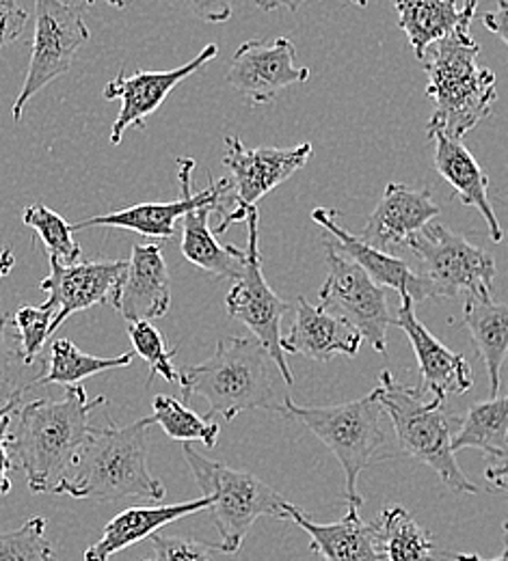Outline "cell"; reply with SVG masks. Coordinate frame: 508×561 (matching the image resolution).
Returning a JSON list of instances; mask_svg holds the SVG:
<instances>
[{
	"label": "cell",
	"mask_w": 508,
	"mask_h": 561,
	"mask_svg": "<svg viewBox=\"0 0 508 561\" xmlns=\"http://www.w3.org/2000/svg\"><path fill=\"white\" fill-rule=\"evenodd\" d=\"M106 404L104 396L89 398L82 385H72L57 402L35 400L20 409L18 427L9 432V451L31 492H55L70 476L91 432V413Z\"/></svg>",
	"instance_id": "obj_1"
},
{
	"label": "cell",
	"mask_w": 508,
	"mask_h": 561,
	"mask_svg": "<svg viewBox=\"0 0 508 561\" xmlns=\"http://www.w3.org/2000/svg\"><path fill=\"white\" fill-rule=\"evenodd\" d=\"M481 46L472 37V20L461 22L448 37L431 44L420 59L427 71V93L433 115L427 135L441 133L461 140L485 122L498 100L496 73L478 64Z\"/></svg>",
	"instance_id": "obj_2"
},
{
	"label": "cell",
	"mask_w": 508,
	"mask_h": 561,
	"mask_svg": "<svg viewBox=\"0 0 508 561\" xmlns=\"http://www.w3.org/2000/svg\"><path fill=\"white\" fill-rule=\"evenodd\" d=\"M151 415L131 425L91 427L70 476L55 489L80 501L117 503L124 499L162 501L165 486L147 467Z\"/></svg>",
	"instance_id": "obj_3"
},
{
	"label": "cell",
	"mask_w": 508,
	"mask_h": 561,
	"mask_svg": "<svg viewBox=\"0 0 508 561\" xmlns=\"http://www.w3.org/2000/svg\"><path fill=\"white\" fill-rule=\"evenodd\" d=\"M271 354L256 337H225L215 354L180 374L184 400H206L211 415L236 420L245 411L282 413L271 374Z\"/></svg>",
	"instance_id": "obj_4"
},
{
	"label": "cell",
	"mask_w": 508,
	"mask_h": 561,
	"mask_svg": "<svg viewBox=\"0 0 508 561\" xmlns=\"http://www.w3.org/2000/svg\"><path fill=\"white\" fill-rule=\"evenodd\" d=\"M379 402L383 413L390 417L400 449L431 467L439 480L454 492L476 494L478 486L467 480V476L456 465L452 449L454 427L459 421L443 411L437 400H427L422 389L400 385L392 371L383 369L376 385Z\"/></svg>",
	"instance_id": "obj_5"
},
{
	"label": "cell",
	"mask_w": 508,
	"mask_h": 561,
	"mask_svg": "<svg viewBox=\"0 0 508 561\" xmlns=\"http://www.w3.org/2000/svg\"><path fill=\"white\" fill-rule=\"evenodd\" d=\"M182 454L197 486L204 496L211 499V516L217 527L221 542L218 553L234 556L242 547L249 529L262 516L275 520H291L286 505L289 501L260 478L236 471L217 460H208L200 451L191 447V443L182 445Z\"/></svg>",
	"instance_id": "obj_6"
},
{
	"label": "cell",
	"mask_w": 508,
	"mask_h": 561,
	"mask_svg": "<svg viewBox=\"0 0 508 561\" xmlns=\"http://www.w3.org/2000/svg\"><path fill=\"white\" fill-rule=\"evenodd\" d=\"M381 413L376 389L360 400L334 407H298L289 396L282 400V415L301 421L338 458L347 480V501L358 507L362 505L360 476L385 443Z\"/></svg>",
	"instance_id": "obj_7"
},
{
	"label": "cell",
	"mask_w": 508,
	"mask_h": 561,
	"mask_svg": "<svg viewBox=\"0 0 508 561\" xmlns=\"http://www.w3.org/2000/svg\"><path fill=\"white\" fill-rule=\"evenodd\" d=\"M314 151L312 142L294 147L249 149L238 137L225 139L223 167L229 171V202L215 233H225L232 225L245 222L256 204L301 171Z\"/></svg>",
	"instance_id": "obj_8"
},
{
	"label": "cell",
	"mask_w": 508,
	"mask_h": 561,
	"mask_svg": "<svg viewBox=\"0 0 508 561\" xmlns=\"http://www.w3.org/2000/svg\"><path fill=\"white\" fill-rule=\"evenodd\" d=\"M407 249L422 264V277L431 283L436 298L492 296L496 279V260L463 236L439 222H429L409 242Z\"/></svg>",
	"instance_id": "obj_9"
},
{
	"label": "cell",
	"mask_w": 508,
	"mask_h": 561,
	"mask_svg": "<svg viewBox=\"0 0 508 561\" xmlns=\"http://www.w3.org/2000/svg\"><path fill=\"white\" fill-rule=\"evenodd\" d=\"M82 7L84 2L35 0V37L26 78L13 104V122H22L24 106L44 87L72 70L78 48L91 39Z\"/></svg>",
	"instance_id": "obj_10"
},
{
	"label": "cell",
	"mask_w": 508,
	"mask_h": 561,
	"mask_svg": "<svg viewBox=\"0 0 508 561\" xmlns=\"http://www.w3.org/2000/svg\"><path fill=\"white\" fill-rule=\"evenodd\" d=\"M247 257L245 268L225 296L227 316L245 324L253 337L271 354L286 385L294 382L291 367L286 363V352L282 351V318L291 309V305L271 289V285L262 275V257H260V214L258 208L247 216Z\"/></svg>",
	"instance_id": "obj_11"
},
{
	"label": "cell",
	"mask_w": 508,
	"mask_h": 561,
	"mask_svg": "<svg viewBox=\"0 0 508 561\" xmlns=\"http://www.w3.org/2000/svg\"><path fill=\"white\" fill-rule=\"evenodd\" d=\"M327 249V279L320 287V305L331 313L349 320L368 344L381 354L387 352V331L394 327L387 287L379 285L353 260H349L331 240Z\"/></svg>",
	"instance_id": "obj_12"
},
{
	"label": "cell",
	"mask_w": 508,
	"mask_h": 561,
	"mask_svg": "<svg viewBox=\"0 0 508 561\" xmlns=\"http://www.w3.org/2000/svg\"><path fill=\"white\" fill-rule=\"evenodd\" d=\"M193 171H195L193 158H178V180H180V193H182L178 202L139 204L124 210L98 214L76 222L72 229L80 231L89 227H115V229L135 231L149 240H169L178 233V220H182L184 214L202 208L206 204H218L223 206V211L227 210V199L232 193L229 178H223L218 182L211 180L208 188L193 193Z\"/></svg>",
	"instance_id": "obj_13"
},
{
	"label": "cell",
	"mask_w": 508,
	"mask_h": 561,
	"mask_svg": "<svg viewBox=\"0 0 508 561\" xmlns=\"http://www.w3.org/2000/svg\"><path fill=\"white\" fill-rule=\"evenodd\" d=\"M296 48L289 37H278L275 42L249 39L234 53L227 82L245 95L251 106L275 102L278 93L292 84H303L309 80V68L296 66Z\"/></svg>",
	"instance_id": "obj_14"
},
{
	"label": "cell",
	"mask_w": 508,
	"mask_h": 561,
	"mask_svg": "<svg viewBox=\"0 0 508 561\" xmlns=\"http://www.w3.org/2000/svg\"><path fill=\"white\" fill-rule=\"evenodd\" d=\"M217 44H208L195 59H191L187 66L167 71L139 70L133 76L120 73L104 87L106 100H120L122 108L117 113V119L111 130V142L120 145L122 137L128 128H142L146 130V119L154 115L167 95L189 76L202 70L206 64L217 59Z\"/></svg>",
	"instance_id": "obj_15"
},
{
	"label": "cell",
	"mask_w": 508,
	"mask_h": 561,
	"mask_svg": "<svg viewBox=\"0 0 508 561\" xmlns=\"http://www.w3.org/2000/svg\"><path fill=\"white\" fill-rule=\"evenodd\" d=\"M126 322H151L171 307V279L160 242L135 244L111 300Z\"/></svg>",
	"instance_id": "obj_16"
},
{
	"label": "cell",
	"mask_w": 508,
	"mask_h": 561,
	"mask_svg": "<svg viewBox=\"0 0 508 561\" xmlns=\"http://www.w3.org/2000/svg\"><path fill=\"white\" fill-rule=\"evenodd\" d=\"M416 302L409 296H400V307L394 316L398 327L411 342L418 367L422 374V391H429L439 404H445L450 396H463L474 387V374L463 354L448 351L436 335L416 318Z\"/></svg>",
	"instance_id": "obj_17"
},
{
	"label": "cell",
	"mask_w": 508,
	"mask_h": 561,
	"mask_svg": "<svg viewBox=\"0 0 508 561\" xmlns=\"http://www.w3.org/2000/svg\"><path fill=\"white\" fill-rule=\"evenodd\" d=\"M128 262H76L61 264L50 257V275L39 283L48 302L57 307L53 333L78 311L109 302Z\"/></svg>",
	"instance_id": "obj_18"
},
{
	"label": "cell",
	"mask_w": 508,
	"mask_h": 561,
	"mask_svg": "<svg viewBox=\"0 0 508 561\" xmlns=\"http://www.w3.org/2000/svg\"><path fill=\"white\" fill-rule=\"evenodd\" d=\"M312 218L331 236L334 247L340 249L349 260H353L379 285L394 289L398 296H409L414 302L436 298L431 283L420 273H416L403 260L368 244L362 236H355L349 229H345L338 220L340 211L316 208L312 211Z\"/></svg>",
	"instance_id": "obj_19"
},
{
	"label": "cell",
	"mask_w": 508,
	"mask_h": 561,
	"mask_svg": "<svg viewBox=\"0 0 508 561\" xmlns=\"http://www.w3.org/2000/svg\"><path fill=\"white\" fill-rule=\"evenodd\" d=\"M439 216V206L429 188H411L407 184H387L381 202L370 214L362 238L381 249L394 251L407 242Z\"/></svg>",
	"instance_id": "obj_20"
},
{
	"label": "cell",
	"mask_w": 508,
	"mask_h": 561,
	"mask_svg": "<svg viewBox=\"0 0 508 561\" xmlns=\"http://www.w3.org/2000/svg\"><path fill=\"white\" fill-rule=\"evenodd\" d=\"M362 342V333L349 320L331 313L323 305L316 307L305 298H296L294 322L291 333L282 337V351L327 363L338 354L355 356Z\"/></svg>",
	"instance_id": "obj_21"
},
{
	"label": "cell",
	"mask_w": 508,
	"mask_h": 561,
	"mask_svg": "<svg viewBox=\"0 0 508 561\" xmlns=\"http://www.w3.org/2000/svg\"><path fill=\"white\" fill-rule=\"evenodd\" d=\"M289 518L301 527L316 551L325 561H383L385 556L376 545L374 523H365L360 516V507L349 503V512L336 523H316L296 505H286Z\"/></svg>",
	"instance_id": "obj_22"
},
{
	"label": "cell",
	"mask_w": 508,
	"mask_h": 561,
	"mask_svg": "<svg viewBox=\"0 0 508 561\" xmlns=\"http://www.w3.org/2000/svg\"><path fill=\"white\" fill-rule=\"evenodd\" d=\"M211 507V499L202 496L195 501L173 503V505H151V507H128L120 512L109 525L102 529V538L93 542L84 551V561H111V558L137 542H144L151 534L160 531L162 527L187 518L191 514L204 512Z\"/></svg>",
	"instance_id": "obj_23"
},
{
	"label": "cell",
	"mask_w": 508,
	"mask_h": 561,
	"mask_svg": "<svg viewBox=\"0 0 508 561\" xmlns=\"http://www.w3.org/2000/svg\"><path fill=\"white\" fill-rule=\"evenodd\" d=\"M436 140V169L439 175L452 186V195L465 206L481 211L489 225V236L496 244L505 240V229L489 202V180L476 158L465 149L461 140L450 139L441 133L429 137Z\"/></svg>",
	"instance_id": "obj_24"
},
{
	"label": "cell",
	"mask_w": 508,
	"mask_h": 561,
	"mask_svg": "<svg viewBox=\"0 0 508 561\" xmlns=\"http://www.w3.org/2000/svg\"><path fill=\"white\" fill-rule=\"evenodd\" d=\"M215 211L223 214V206L206 204L182 216V255L217 279H238L245 268L247 251L218 242L217 233L211 229V216Z\"/></svg>",
	"instance_id": "obj_25"
},
{
	"label": "cell",
	"mask_w": 508,
	"mask_h": 561,
	"mask_svg": "<svg viewBox=\"0 0 508 561\" xmlns=\"http://www.w3.org/2000/svg\"><path fill=\"white\" fill-rule=\"evenodd\" d=\"M398 13V26L407 35L416 59L420 61L431 44L448 37L461 22L474 20L481 0H392Z\"/></svg>",
	"instance_id": "obj_26"
},
{
	"label": "cell",
	"mask_w": 508,
	"mask_h": 561,
	"mask_svg": "<svg viewBox=\"0 0 508 561\" xmlns=\"http://www.w3.org/2000/svg\"><path fill=\"white\" fill-rule=\"evenodd\" d=\"M463 320L485 360L492 398H496L508 358V302H496L492 296H467Z\"/></svg>",
	"instance_id": "obj_27"
},
{
	"label": "cell",
	"mask_w": 508,
	"mask_h": 561,
	"mask_svg": "<svg viewBox=\"0 0 508 561\" xmlns=\"http://www.w3.org/2000/svg\"><path fill=\"white\" fill-rule=\"evenodd\" d=\"M454 454L461 449H478L489 462L508 460V396L474 404L459 421L452 438Z\"/></svg>",
	"instance_id": "obj_28"
},
{
	"label": "cell",
	"mask_w": 508,
	"mask_h": 561,
	"mask_svg": "<svg viewBox=\"0 0 508 561\" xmlns=\"http://www.w3.org/2000/svg\"><path fill=\"white\" fill-rule=\"evenodd\" d=\"M376 545L387 561H433L436 540L405 507H385L379 514Z\"/></svg>",
	"instance_id": "obj_29"
},
{
	"label": "cell",
	"mask_w": 508,
	"mask_h": 561,
	"mask_svg": "<svg viewBox=\"0 0 508 561\" xmlns=\"http://www.w3.org/2000/svg\"><path fill=\"white\" fill-rule=\"evenodd\" d=\"M46 367L48 360L42 356L26 360L11 320L0 313V411H15L22 393L39 382Z\"/></svg>",
	"instance_id": "obj_30"
},
{
	"label": "cell",
	"mask_w": 508,
	"mask_h": 561,
	"mask_svg": "<svg viewBox=\"0 0 508 561\" xmlns=\"http://www.w3.org/2000/svg\"><path fill=\"white\" fill-rule=\"evenodd\" d=\"M135 354H122L113 358L104 356H91L84 352L78 351V346L72 340H55L50 344V356H48V367L46 374L39 378L37 385H82V380L109 371V369H120L128 367L133 363Z\"/></svg>",
	"instance_id": "obj_31"
},
{
	"label": "cell",
	"mask_w": 508,
	"mask_h": 561,
	"mask_svg": "<svg viewBox=\"0 0 508 561\" xmlns=\"http://www.w3.org/2000/svg\"><path fill=\"white\" fill-rule=\"evenodd\" d=\"M151 411H154L151 420L165 430L169 438L182 440V443L200 440L208 449L217 447L218 432H221L218 423L202 420L195 411L187 409L182 402L169 396H156L151 400Z\"/></svg>",
	"instance_id": "obj_32"
},
{
	"label": "cell",
	"mask_w": 508,
	"mask_h": 561,
	"mask_svg": "<svg viewBox=\"0 0 508 561\" xmlns=\"http://www.w3.org/2000/svg\"><path fill=\"white\" fill-rule=\"evenodd\" d=\"M22 220L39 236L48 249V257H55L61 264H76L80 260V244L74 240L72 225L64 216L44 204H33L24 210Z\"/></svg>",
	"instance_id": "obj_33"
},
{
	"label": "cell",
	"mask_w": 508,
	"mask_h": 561,
	"mask_svg": "<svg viewBox=\"0 0 508 561\" xmlns=\"http://www.w3.org/2000/svg\"><path fill=\"white\" fill-rule=\"evenodd\" d=\"M128 337L133 342L135 352L146 360L149 367L147 385H151L156 376H160L169 385L180 380V374L173 367L178 348H169L162 333L151 322H128Z\"/></svg>",
	"instance_id": "obj_34"
},
{
	"label": "cell",
	"mask_w": 508,
	"mask_h": 561,
	"mask_svg": "<svg viewBox=\"0 0 508 561\" xmlns=\"http://www.w3.org/2000/svg\"><path fill=\"white\" fill-rule=\"evenodd\" d=\"M0 561H55L46 518L33 516L22 527L0 534Z\"/></svg>",
	"instance_id": "obj_35"
},
{
	"label": "cell",
	"mask_w": 508,
	"mask_h": 561,
	"mask_svg": "<svg viewBox=\"0 0 508 561\" xmlns=\"http://www.w3.org/2000/svg\"><path fill=\"white\" fill-rule=\"evenodd\" d=\"M57 318V307L44 300L42 305H24L15 309L13 313V329L20 340L22 354L26 360H37L42 356V351L53 335V322Z\"/></svg>",
	"instance_id": "obj_36"
},
{
	"label": "cell",
	"mask_w": 508,
	"mask_h": 561,
	"mask_svg": "<svg viewBox=\"0 0 508 561\" xmlns=\"http://www.w3.org/2000/svg\"><path fill=\"white\" fill-rule=\"evenodd\" d=\"M154 560L151 561H213V553H218V545L189 540L180 536L151 534L149 538Z\"/></svg>",
	"instance_id": "obj_37"
},
{
	"label": "cell",
	"mask_w": 508,
	"mask_h": 561,
	"mask_svg": "<svg viewBox=\"0 0 508 561\" xmlns=\"http://www.w3.org/2000/svg\"><path fill=\"white\" fill-rule=\"evenodd\" d=\"M29 22V11L15 0H0V50L15 44Z\"/></svg>",
	"instance_id": "obj_38"
},
{
	"label": "cell",
	"mask_w": 508,
	"mask_h": 561,
	"mask_svg": "<svg viewBox=\"0 0 508 561\" xmlns=\"http://www.w3.org/2000/svg\"><path fill=\"white\" fill-rule=\"evenodd\" d=\"M189 9L204 22L218 24L232 18V0H184Z\"/></svg>",
	"instance_id": "obj_39"
},
{
	"label": "cell",
	"mask_w": 508,
	"mask_h": 561,
	"mask_svg": "<svg viewBox=\"0 0 508 561\" xmlns=\"http://www.w3.org/2000/svg\"><path fill=\"white\" fill-rule=\"evenodd\" d=\"M9 425H11V413L0 415V494L11 491L9 473L15 469L9 451Z\"/></svg>",
	"instance_id": "obj_40"
},
{
	"label": "cell",
	"mask_w": 508,
	"mask_h": 561,
	"mask_svg": "<svg viewBox=\"0 0 508 561\" xmlns=\"http://www.w3.org/2000/svg\"><path fill=\"white\" fill-rule=\"evenodd\" d=\"M485 28H489L494 35H498L508 48V0H498V9L483 15Z\"/></svg>",
	"instance_id": "obj_41"
},
{
	"label": "cell",
	"mask_w": 508,
	"mask_h": 561,
	"mask_svg": "<svg viewBox=\"0 0 508 561\" xmlns=\"http://www.w3.org/2000/svg\"><path fill=\"white\" fill-rule=\"evenodd\" d=\"M487 482L498 489V491L508 492V465L507 462H487V471H485Z\"/></svg>",
	"instance_id": "obj_42"
},
{
	"label": "cell",
	"mask_w": 508,
	"mask_h": 561,
	"mask_svg": "<svg viewBox=\"0 0 508 561\" xmlns=\"http://www.w3.org/2000/svg\"><path fill=\"white\" fill-rule=\"evenodd\" d=\"M260 9L264 11H275V9H289V11H298L301 4H305L307 0H253ZM358 7H368V0H349Z\"/></svg>",
	"instance_id": "obj_43"
},
{
	"label": "cell",
	"mask_w": 508,
	"mask_h": 561,
	"mask_svg": "<svg viewBox=\"0 0 508 561\" xmlns=\"http://www.w3.org/2000/svg\"><path fill=\"white\" fill-rule=\"evenodd\" d=\"M13 264H15V257H13L11 249H2V251H0V280L11 273Z\"/></svg>",
	"instance_id": "obj_44"
},
{
	"label": "cell",
	"mask_w": 508,
	"mask_h": 561,
	"mask_svg": "<svg viewBox=\"0 0 508 561\" xmlns=\"http://www.w3.org/2000/svg\"><path fill=\"white\" fill-rule=\"evenodd\" d=\"M448 558L454 561H508L507 553H505L503 558H498V560H483V558H481V556H476V553H456V556H454V553H450Z\"/></svg>",
	"instance_id": "obj_45"
},
{
	"label": "cell",
	"mask_w": 508,
	"mask_h": 561,
	"mask_svg": "<svg viewBox=\"0 0 508 561\" xmlns=\"http://www.w3.org/2000/svg\"><path fill=\"white\" fill-rule=\"evenodd\" d=\"M109 4H113V7H117V9H124L126 4H128V0H106Z\"/></svg>",
	"instance_id": "obj_46"
},
{
	"label": "cell",
	"mask_w": 508,
	"mask_h": 561,
	"mask_svg": "<svg viewBox=\"0 0 508 561\" xmlns=\"http://www.w3.org/2000/svg\"><path fill=\"white\" fill-rule=\"evenodd\" d=\"M503 529H505V553L508 556V516L505 525H503Z\"/></svg>",
	"instance_id": "obj_47"
},
{
	"label": "cell",
	"mask_w": 508,
	"mask_h": 561,
	"mask_svg": "<svg viewBox=\"0 0 508 561\" xmlns=\"http://www.w3.org/2000/svg\"><path fill=\"white\" fill-rule=\"evenodd\" d=\"M4 413H13V409H7V411H0V415H4Z\"/></svg>",
	"instance_id": "obj_48"
},
{
	"label": "cell",
	"mask_w": 508,
	"mask_h": 561,
	"mask_svg": "<svg viewBox=\"0 0 508 561\" xmlns=\"http://www.w3.org/2000/svg\"><path fill=\"white\" fill-rule=\"evenodd\" d=\"M82 2H84V4H93L95 0H82Z\"/></svg>",
	"instance_id": "obj_49"
},
{
	"label": "cell",
	"mask_w": 508,
	"mask_h": 561,
	"mask_svg": "<svg viewBox=\"0 0 508 561\" xmlns=\"http://www.w3.org/2000/svg\"><path fill=\"white\" fill-rule=\"evenodd\" d=\"M503 462H507V465H508V460H503Z\"/></svg>",
	"instance_id": "obj_50"
},
{
	"label": "cell",
	"mask_w": 508,
	"mask_h": 561,
	"mask_svg": "<svg viewBox=\"0 0 508 561\" xmlns=\"http://www.w3.org/2000/svg\"><path fill=\"white\" fill-rule=\"evenodd\" d=\"M55 561H57V560H55ZM146 561H151V560H146Z\"/></svg>",
	"instance_id": "obj_51"
}]
</instances>
